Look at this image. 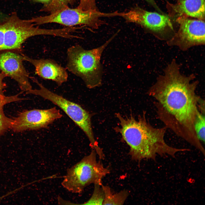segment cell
<instances>
[{"label":"cell","instance_id":"cell-1","mask_svg":"<svg viewBox=\"0 0 205 205\" xmlns=\"http://www.w3.org/2000/svg\"><path fill=\"white\" fill-rule=\"evenodd\" d=\"M180 69L173 60L148 93L155 99L158 118L165 127L202 152L204 148L196 134L194 123L201 110H205L204 101L196 93L198 82H192L194 75H183Z\"/></svg>","mask_w":205,"mask_h":205},{"label":"cell","instance_id":"cell-2","mask_svg":"<svg viewBox=\"0 0 205 205\" xmlns=\"http://www.w3.org/2000/svg\"><path fill=\"white\" fill-rule=\"evenodd\" d=\"M116 116L120 124L119 132L129 147V154L132 159L155 160L158 156L175 157L178 152L189 150L168 145L164 139L167 128L153 127L144 113L137 119L132 116L124 117L119 113Z\"/></svg>","mask_w":205,"mask_h":205},{"label":"cell","instance_id":"cell-3","mask_svg":"<svg viewBox=\"0 0 205 205\" xmlns=\"http://www.w3.org/2000/svg\"><path fill=\"white\" fill-rule=\"evenodd\" d=\"M115 35L101 46L92 49H85L79 44L69 47L66 52L67 70L80 78L89 89L100 86L102 75V54Z\"/></svg>","mask_w":205,"mask_h":205},{"label":"cell","instance_id":"cell-4","mask_svg":"<svg viewBox=\"0 0 205 205\" xmlns=\"http://www.w3.org/2000/svg\"><path fill=\"white\" fill-rule=\"evenodd\" d=\"M35 25L28 20L20 19L16 12H12L4 21V43L2 51H20L22 44L27 39L36 36L50 35L67 39L71 36L69 27L48 29Z\"/></svg>","mask_w":205,"mask_h":205},{"label":"cell","instance_id":"cell-5","mask_svg":"<svg viewBox=\"0 0 205 205\" xmlns=\"http://www.w3.org/2000/svg\"><path fill=\"white\" fill-rule=\"evenodd\" d=\"M92 149L90 153L68 169L62 183V186L73 193H80L92 184L101 185L102 179L110 173L100 161Z\"/></svg>","mask_w":205,"mask_h":205},{"label":"cell","instance_id":"cell-6","mask_svg":"<svg viewBox=\"0 0 205 205\" xmlns=\"http://www.w3.org/2000/svg\"><path fill=\"white\" fill-rule=\"evenodd\" d=\"M31 79L38 86L39 89H32L26 91V93L39 96L58 106L85 133L92 149L95 151L97 155L102 154L103 151L95 138L92 127L91 114L79 104L50 90L35 77H32Z\"/></svg>","mask_w":205,"mask_h":205},{"label":"cell","instance_id":"cell-7","mask_svg":"<svg viewBox=\"0 0 205 205\" xmlns=\"http://www.w3.org/2000/svg\"><path fill=\"white\" fill-rule=\"evenodd\" d=\"M102 17H109V13L101 12L98 10L84 11L77 7L71 8L67 7L48 15L28 20L35 25L54 23L67 27L83 25L97 29L103 24L102 21L100 19Z\"/></svg>","mask_w":205,"mask_h":205},{"label":"cell","instance_id":"cell-8","mask_svg":"<svg viewBox=\"0 0 205 205\" xmlns=\"http://www.w3.org/2000/svg\"><path fill=\"white\" fill-rule=\"evenodd\" d=\"M179 29L169 45L178 46L182 50H186L196 46L205 44V22L204 20L191 19L184 16L177 20Z\"/></svg>","mask_w":205,"mask_h":205},{"label":"cell","instance_id":"cell-9","mask_svg":"<svg viewBox=\"0 0 205 205\" xmlns=\"http://www.w3.org/2000/svg\"><path fill=\"white\" fill-rule=\"evenodd\" d=\"M62 116L55 107L46 109H34L20 112L13 119L11 129L15 132L48 128L49 125Z\"/></svg>","mask_w":205,"mask_h":205},{"label":"cell","instance_id":"cell-10","mask_svg":"<svg viewBox=\"0 0 205 205\" xmlns=\"http://www.w3.org/2000/svg\"><path fill=\"white\" fill-rule=\"evenodd\" d=\"M24 61L22 54L11 50L0 51V70L16 81L22 92H26L32 88L29 74L23 65Z\"/></svg>","mask_w":205,"mask_h":205},{"label":"cell","instance_id":"cell-11","mask_svg":"<svg viewBox=\"0 0 205 205\" xmlns=\"http://www.w3.org/2000/svg\"><path fill=\"white\" fill-rule=\"evenodd\" d=\"M115 16L122 17L127 22L135 23L156 32H161L172 25L166 15L149 12L139 7H134L126 12H116Z\"/></svg>","mask_w":205,"mask_h":205},{"label":"cell","instance_id":"cell-12","mask_svg":"<svg viewBox=\"0 0 205 205\" xmlns=\"http://www.w3.org/2000/svg\"><path fill=\"white\" fill-rule=\"evenodd\" d=\"M24 61L34 66L36 74L45 80H52L60 86L68 79L66 68L54 60L49 59H34L22 54Z\"/></svg>","mask_w":205,"mask_h":205},{"label":"cell","instance_id":"cell-13","mask_svg":"<svg viewBox=\"0 0 205 205\" xmlns=\"http://www.w3.org/2000/svg\"><path fill=\"white\" fill-rule=\"evenodd\" d=\"M176 7L182 15L203 20L205 18V0H181Z\"/></svg>","mask_w":205,"mask_h":205},{"label":"cell","instance_id":"cell-14","mask_svg":"<svg viewBox=\"0 0 205 205\" xmlns=\"http://www.w3.org/2000/svg\"><path fill=\"white\" fill-rule=\"evenodd\" d=\"M102 187L104 194V198L102 205H122L129 195L128 191L122 190L116 193H113L110 187L102 184Z\"/></svg>","mask_w":205,"mask_h":205},{"label":"cell","instance_id":"cell-15","mask_svg":"<svg viewBox=\"0 0 205 205\" xmlns=\"http://www.w3.org/2000/svg\"><path fill=\"white\" fill-rule=\"evenodd\" d=\"M76 0H51L48 4L44 5L40 11L50 13L63 8L73 5Z\"/></svg>","mask_w":205,"mask_h":205},{"label":"cell","instance_id":"cell-16","mask_svg":"<svg viewBox=\"0 0 205 205\" xmlns=\"http://www.w3.org/2000/svg\"><path fill=\"white\" fill-rule=\"evenodd\" d=\"M104 194L101 185L95 184L93 194L89 200L82 204L85 205H102Z\"/></svg>","mask_w":205,"mask_h":205},{"label":"cell","instance_id":"cell-17","mask_svg":"<svg viewBox=\"0 0 205 205\" xmlns=\"http://www.w3.org/2000/svg\"><path fill=\"white\" fill-rule=\"evenodd\" d=\"M205 112H200L197 115L194 123V128L198 140L205 143Z\"/></svg>","mask_w":205,"mask_h":205},{"label":"cell","instance_id":"cell-18","mask_svg":"<svg viewBox=\"0 0 205 205\" xmlns=\"http://www.w3.org/2000/svg\"><path fill=\"white\" fill-rule=\"evenodd\" d=\"M3 107H0V135L11 129L13 119L7 117L4 113Z\"/></svg>","mask_w":205,"mask_h":205},{"label":"cell","instance_id":"cell-19","mask_svg":"<svg viewBox=\"0 0 205 205\" xmlns=\"http://www.w3.org/2000/svg\"><path fill=\"white\" fill-rule=\"evenodd\" d=\"M96 0H80L79 3L77 7L84 11L97 10Z\"/></svg>","mask_w":205,"mask_h":205},{"label":"cell","instance_id":"cell-20","mask_svg":"<svg viewBox=\"0 0 205 205\" xmlns=\"http://www.w3.org/2000/svg\"><path fill=\"white\" fill-rule=\"evenodd\" d=\"M19 94L11 96H6L3 94H0V107H3L5 104L14 102L24 100L25 99L20 98Z\"/></svg>","mask_w":205,"mask_h":205},{"label":"cell","instance_id":"cell-21","mask_svg":"<svg viewBox=\"0 0 205 205\" xmlns=\"http://www.w3.org/2000/svg\"><path fill=\"white\" fill-rule=\"evenodd\" d=\"M5 21L0 23V51H2L4 43Z\"/></svg>","mask_w":205,"mask_h":205},{"label":"cell","instance_id":"cell-22","mask_svg":"<svg viewBox=\"0 0 205 205\" xmlns=\"http://www.w3.org/2000/svg\"><path fill=\"white\" fill-rule=\"evenodd\" d=\"M7 76L0 70V94H3L4 90L6 87V85L3 82L4 79Z\"/></svg>","mask_w":205,"mask_h":205},{"label":"cell","instance_id":"cell-23","mask_svg":"<svg viewBox=\"0 0 205 205\" xmlns=\"http://www.w3.org/2000/svg\"><path fill=\"white\" fill-rule=\"evenodd\" d=\"M146 2L150 4V5L153 6L155 8H156L157 10L160 11V9L159 8L157 4L156 3L154 0H145Z\"/></svg>","mask_w":205,"mask_h":205},{"label":"cell","instance_id":"cell-24","mask_svg":"<svg viewBox=\"0 0 205 205\" xmlns=\"http://www.w3.org/2000/svg\"><path fill=\"white\" fill-rule=\"evenodd\" d=\"M8 15L0 11V23L5 21Z\"/></svg>","mask_w":205,"mask_h":205},{"label":"cell","instance_id":"cell-25","mask_svg":"<svg viewBox=\"0 0 205 205\" xmlns=\"http://www.w3.org/2000/svg\"><path fill=\"white\" fill-rule=\"evenodd\" d=\"M35 2L41 3L44 4V5H46L48 4L51 0H32Z\"/></svg>","mask_w":205,"mask_h":205},{"label":"cell","instance_id":"cell-26","mask_svg":"<svg viewBox=\"0 0 205 205\" xmlns=\"http://www.w3.org/2000/svg\"><path fill=\"white\" fill-rule=\"evenodd\" d=\"M80 27H81V29L82 28V27H81V26H80Z\"/></svg>","mask_w":205,"mask_h":205}]
</instances>
